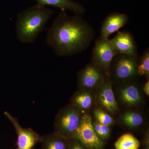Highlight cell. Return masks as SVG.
I'll use <instances>...</instances> for the list:
<instances>
[{
  "label": "cell",
  "mask_w": 149,
  "mask_h": 149,
  "mask_svg": "<svg viewBox=\"0 0 149 149\" xmlns=\"http://www.w3.org/2000/svg\"><path fill=\"white\" fill-rule=\"evenodd\" d=\"M69 149H89L80 141L75 138L70 139Z\"/></svg>",
  "instance_id": "21"
},
{
  "label": "cell",
  "mask_w": 149,
  "mask_h": 149,
  "mask_svg": "<svg viewBox=\"0 0 149 149\" xmlns=\"http://www.w3.org/2000/svg\"><path fill=\"white\" fill-rule=\"evenodd\" d=\"M107 74L102 70L91 63L77 73L78 87L79 89L95 91L101 85Z\"/></svg>",
  "instance_id": "10"
},
{
  "label": "cell",
  "mask_w": 149,
  "mask_h": 149,
  "mask_svg": "<svg viewBox=\"0 0 149 149\" xmlns=\"http://www.w3.org/2000/svg\"><path fill=\"white\" fill-rule=\"evenodd\" d=\"M110 40L117 54L136 56L138 55L137 45L133 35L127 31H119Z\"/></svg>",
  "instance_id": "11"
},
{
  "label": "cell",
  "mask_w": 149,
  "mask_h": 149,
  "mask_svg": "<svg viewBox=\"0 0 149 149\" xmlns=\"http://www.w3.org/2000/svg\"><path fill=\"white\" fill-rule=\"evenodd\" d=\"M53 14L50 9L37 4L19 13L16 24L18 40L27 44L34 42Z\"/></svg>",
  "instance_id": "2"
},
{
  "label": "cell",
  "mask_w": 149,
  "mask_h": 149,
  "mask_svg": "<svg viewBox=\"0 0 149 149\" xmlns=\"http://www.w3.org/2000/svg\"><path fill=\"white\" fill-rule=\"evenodd\" d=\"M129 17L125 13H113L104 19L101 28V36L109 38L111 34L118 32L128 23Z\"/></svg>",
  "instance_id": "12"
},
{
  "label": "cell",
  "mask_w": 149,
  "mask_h": 149,
  "mask_svg": "<svg viewBox=\"0 0 149 149\" xmlns=\"http://www.w3.org/2000/svg\"><path fill=\"white\" fill-rule=\"evenodd\" d=\"M4 114L12 123L17 135L15 149H34L37 144L42 143V136H40L32 128L22 127L17 118L8 112H5Z\"/></svg>",
  "instance_id": "9"
},
{
  "label": "cell",
  "mask_w": 149,
  "mask_h": 149,
  "mask_svg": "<svg viewBox=\"0 0 149 149\" xmlns=\"http://www.w3.org/2000/svg\"><path fill=\"white\" fill-rule=\"evenodd\" d=\"M114 84L116 86V101L118 100L121 104L127 107L135 108L143 104L142 91L135 80Z\"/></svg>",
  "instance_id": "7"
},
{
  "label": "cell",
  "mask_w": 149,
  "mask_h": 149,
  "mask_svg": "<svg viewBox=\"0 0 149 149\" xmlns=\"http://www.w3.org/2000/svg\"><path fill=\"white\" fill-rule=\"evenodd\" d=\"M94 90L79 89L71 99L70 104L82 114L92 108L95 102Z\"/></svg>",
  "instance_id": "13"
},
{
  "label": "cell",
  "mask_w": 149,
  "mask_h": 149,
  "mask_svg": "<svg viewBox=\"0 0 149 149\" xmlns=\"http://www.w3.org/2000/svg\"><path fill=\"white\" fill-rule=\"evenodd\" d=\"M140 57L117 54L110 66L109 76L113 83L135 80L139 76L138 65Z\"/></svg>",
  "instance_id": "3"
},
{
  "label": "cell",
  "mask_w": 149,
  "mask_h": 149,
  "mask_svg": "<svg viewBox=\"0 0 149 149\" xmlns=\"http://www.w3.org/2000/svg\"><path fill=\"white\" fill-rule=\"evenodd\" d=\"M143 91L145 94L147 96H149V80H147L146 82L144 85L143 89Z\"/></svg>",
  "instance_id": "23"
},
{
  "label": "cell",
  "mask_w": 149,
  "mask_h": 149,
  "mask_svg": "<svg viewBox=\"0 0 149 149\" xmlns=\"http://www.w3.org/2000/svg\"><path fill=\"white\" fill-rule=\"evenodd\" d=\"M138 73L139 75H142L149 79V50L146 49L141 57L139 58L138 65Z\"/></svg>",
  "instance_id": "19"
},
{
  "label": "cell",
  "mask_w": 149,
  "mask_h": 149,
  "mask_svg": "<svg viewBox=\"0 0 149 149\" xmlns=\"http://www.w3.org/2000/svg\"><path fill=\"white\" fill-rule=\"evenodd\" d=\"M92 123L93 128L98 137L104 142L109 140L111 135V130L109 126L102 124L93 119Z\"/></svg>",
  "instance_id": "20"
},
{
  "label": "cell",
  "mask_w": 149,
  "mask_h": 149,
  "mask_svg": "<svg viewBox=\"0 0 149 149\" xmlns=\"http://www.w3.org/2000/svg\"><path fill=\"white\" fill-rule=\"evenodd\" d=\"M140 146V141L131 133L123 134L114 144L116 149H139Z\"/></svg>",
  "instance_id": "17"
},
{
  "label": "cell",
  "mask_w": 149,
  "mask_h": 149,
  "mask_svg": "<svg viewBox=\"0 0 149 149\" xmlns=\"http://www.w3.org/2000/svg\"><path fill=\"white\" fill-rule=\"evenodd\" d=\"M113 85L110 77L107 74L101 85L95 92V102L97 107L110 115L116 114L119 109L113 92Z\"/></svg>",
  "instance_id": "5"
},
{
  "label": "cell",
  "mask_w": 149,
  "mask_h": 149,
  "mask_svg": "<svg viewBox=\"0 0 149 149\" xmlns=\"http://www.w3.org/2000/svg\"><path fill=\"white\" fill-rule=\"evenodd\" d=\"M92 26L82 15H68L61 10L48 31L46 42L59 56H72L85 50L95 37Z\"/></svg>",
  "instance_id": "1"
},
{
  "label": "cell",
  "mask_w": 149,
  "mask_h": 149,
  "mask_svg": "<svg viewBox=\"0 0 149 149\" xmlns=\"http://www.w3.org/2000/svg\"><path fill=\"white\" fill-rule=\"evenodd\" d=\"M120 120L123 124L130 130L138 129L143 124L144 118L139 112L127 111L120 115Z\"/></svg>",
  "instance_id": "16"
},
{
  "label": "cell",
  "mask_w": 149,
  "mask_h": 149,
  "mask_svg": "<svg viewBox=\"0 0 149 149\" xmlns=\"http://www.w3.org/2000/svg\"><path fill=\"white\" fill-rule=\"evenodd\" d=\"M42 149H69L70 139L54 133L43 136Z\"/></svg>",
  "instance_id": "15"
},
{
  "label": "cell",
  "mask_w": 149,
  "mask_h": 149,
  "mask_svg": "<svg viewBox=\"0 0 149 149\" xmlns=\"http://www.w3.org/2000/svg\"><path fill=\"white\" fill-rule=\"evenodd\" d=\"M143 147L144 149H149V129L145 132L143 139Z\"/></svg>",
  "instance_id": "22"
},
{
  "label": "cell",
  "mask_w": 149,
  "mask_h": 149,
  "mask_svg": "<svg viewBox=\"0 0 149 149\" xmlns=\"http://www.w3.org/2000/svg\"><path fill=\"white\" fill-rule=\"evenodd\" d=\"M90 115L83 114L79 127L72 138L79 140L89 149H105V142L97 136Z\"/></svg>",
  "instance_id": "8"
},
{
  "label": "cell",
  "mask_w": 149,
  "mask_h": 149,
  "mask_svg": "<svg viewBox=\"0 0 149 149\" xmlns=\"http://www.w3.org/2000/svg\"><path fill=\"white\" fill-rule=\"evenodd\" d=\"M93 113L95 120L107 126H111L114 123V120L111 115L98 107L94 108Z\"/></svg>",
  "instance_id": "18"
},
{
  "label": "cell",
  "mask_w": 149,
  "mask_h": 149,
  "mask_svg": "<svg viewBox=\"0 0 149 149\" xmlns=\"http://www.w3.org/2000/svg\"><path fill=\"white\" fill-rule=\"evenodd\" d=\"M83 115L71 104L65 106L56 116L54 133L67 139H71L79 127Z\"/></svg>",
  "instance_id": "4"
},
{
  "label": "cell",
  "mask_w": 149,
  "mask_h": 149,
  "mask_svg": "<svg viewBox=\"0 0 149 149\" xmlns=\"http://www.w3.org/2000/svg\"><path fill=\"white\" fill-rule=\"evenodd\" d=\"M116 54L109 38L100 36L95 42L91 63L109 76L110 66L113 59Z\"/></svg>",
  "instance_id": "6"
},
{
  "label": "cell",
  "mask_w": 149,
  "mask_h": 149,
  "mask_svg": "<svg viewBox=\"0 0 149 149\" xmlns=\"http://www.w3.org/2000/svg\"><path fill=\"white\" fill-rule=\"evenodd\" d=\"M37 4L45 6H51L58 8L61 10H67L72 11L76 15H83L85 13V8L81 4L72 0H36Z\"/></svg>",
  "instance_id": "14"
}]
</instances>
